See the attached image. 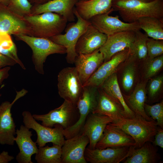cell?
<instances>
[{"mask_svg": "<svg viewBox=\"0 0 163 163\" xmlns=\"http://www.w3.org/2000/svg\"><path fill=\"white\" fill-rule=\"evenodd\" d=\"M112 8L127 23L137 22L145 17L163 19V0L149 3L137 0H113Z\"/></svg>", "mask_w": 163, "mask_h": 163, "instance_id": "6da1fadb", "label": "cell"}, {"mask_svg": "<svg viewBox=\"0 0 163 163\" xmlns=\"http://www.w3.org/2000/svg\"><path fill=\"white\" fill-rule=\"evenodd\" d=\"M24 18L30 27V36L48 39L61 34L68 22L62 16L51 12Z\"/></svg>", "mask_w": 163, "mask_h": 163, "instance_id": "7a4b0ae2", "label": "cell"}, {"mask_svg": "<svg viewBox=\"0 0 163 163\" xmlns=\"http://www.w3.org/2000/svg\"><path fill=\"white\" fill-rule=\"evenodd\" d=\"M112 123L133 138L135 142L134 149L140 147L147 142L152 143L158 126L155 121H148L137 115Z\"/></svg>", "mask_w": 163, "mask_h": 163, "instance_id": "3957f363", "label": "cell"}, {"mask_svg": "<svg viewBox=\"0 0 163 163\" xmlns=\"http://www.w3.org/2000/svg\"><path fill=\"white\" fill-rule=\"evenodd\" d=\"M15 36L18 40L24 42L31 49L33 63L35 70L40 74H44V63L49 56L54 54L66 53V49L64 46L56 43L50 39L23 34Z\"/></svg>", "mask_w": 163, "mask_h": 163, "instance_id": "277c9868", "label": "cell"}, {"mask_svg": "<svg viewBox=\"0 0 163 163\" xmlns=\"http://www.w3.org/2000/svg\"><path fill=\"white\" fill-rule=\"evenodd\" d=\"M74 13L77 18V22L69 27L65 34H60L50 38L54 42L66 48V60L68 63L70 64L74 63L75 59L78 55L75 50L78 40L91 24L89 21L85 20L80 16L75 7Z\"/></svg>", "mask_w": 163, "mask_h": 163, "instance_id": "5b68a950", "label": "cell"}, {"mask_svg": "<svg viewBox=\"0 0 163 163\" xmlns=\"http://www.w3.org/2000/svg\"><path fill=\"white\" fill-rule=\"evenodd\" d=\"M32 116L36 120L41 121V124L45 126L52 127L59 125L65 129L77 121L79 113L76 105L64 100L60 107L48 113L42 115L34 114Z\"/></svg>", "mask_w": 163, "mask_h": 163, "instance_id": "8992f818", "label": "cell"}, {"mask_svg": "<svg viewBox=\"0 0 163 163\" xmlns=\"http://www.w3.org/2000/svg\"><path fill=\"white\" fill-rule=\"evenodd\" d=\"M57 87L61 97L76 105L82 94L83 85L75 67H67L59 72Z\"/></svg>", "mask_w": 163, "mask_h": 163, "instance_id": "52a82bcc", "label": "cell"}, {"mask_svg": "<svg viewBox=\"0 0 163 163\" xmlns=\"http://www.w3.org/2000/svg\"><path fill=\"white\" fill-rule=\"evenodd\" d=\"M97 104V94L94 90L84 88L76 104L79 113L77 121L70 127L63 129V134L66 139L79 134L87 118L95 109Z\"/></svg>", "mask_w": 163, "mask_h": 163, "instance_id": "ba28073f", "label": "cell"}, {"mask_svg": "<svg viewBox=\"0 0 163 163\" xmlns=\"http://www.w3.org/2000/svg\"><path fill=\"white\" fill-rule=\"evenodd\" d=\"M22 116L24 125L36 131L37 135L36 142L39 147L45 146L49 142L61 146L63 145L65 138L63 132V129L60 126L56 125L54 128H52L40 124L28 111L23 112Z\"/></svg>", "mask_w": 163, "mask_h": 163, "instance_id": "9c48e42d", "label": "cell"}, {"mask_svg": "<svg viewBox=\"0 0 163 163\" xmlns=\"http://www.w3.org/2000/svg\"><path fill=\"white\" fill-rule=\"evenodd\" d=\"M16 92L15 98L11 103L5 101L0 104V144L2 145H13L15 142L16 126L12 117L11 108L14 103L25 95L28 91L23 88Z\"/></svg>", "mask_w": 163, "mask_h": 163, "instance_id": "30bf717a", "label": "cell"}, {"mask_svg": "<svg viewBox=\"0 0 163 163\" xmlns=\"http://www.w3.org/2000/svg\"><path fill=\"white\" fill-rule=\"evenodd\" d=\"M0 32L15 36L21 34L31 36L30 27L24 17L0 3Z\"/></svg>", "mask_w": 163, "mask_h": 163, "instance_id": "8fae6325", "label": "cell"}, {"mask_svg": "<svg viewBox=\"0 0 163 163\" xmlns=\"http://www.w3.org/2000/svg\"><path fill=\"white\" fill-rule=\"evenodd\" d=\"M110 13L95 16L89 21L97 30L107 36L121 31H136L141 30L137 21L132 23L124 22L119 19V16H110Z\"/></svg>", "mask_w": 163, "mask_h": 163, "instance_id": "7c38bea8", "label": "cell"}, {"mask_svg": "<svg viewBox=\"0 0 163 163\" xmlns=\"http://www.w3.org/2000/svg\"><path fill=\"white\" fill-rule=\"evenodd\" d=\"M133 147L104 149L86 147L84 156L87 162L90 163H119L130 154Z\"/></svg>", "mask_w": 163, "mask_h": 163, "instance_id": "4fadbf2b", "label": "cell"}, {"mask_svg": "<svg viewBox=\"0 0 163 163\" xmlns=\"http://www.w3.org/2000/svg\"><path fill=\"white\" fill-rule=\"evenodd\" d=\"M89 140L79 133L65 140L62 146V163H87L84 153Z\"/></svg>", "mask_w": 163, "mask_h": 163, "instance_id": "5bb4252c", "label": "cell"}, {"mask_svg": "<svg viewBox=\"0 0 163 163\" xmlns=\"http://www.w3.org/2000/svg\"><path fill=\"white\" fill-rule=\"evenodd\" d=\"M135 32L123 31L107 36L105 42L99 49L103 55L104 62L110 60L116 54L129 49L135 40Z\"/></svg>", "mask_w": 163, "mask_h": 163, "instance_id": "9a60e30c", "label": "cell"}, {"mask_svg": "<svg viewBox=\"0 0 163 163\" xmlns=\"http://www.w3.org/2000/svg\"><path fill=\"white\" fill-rule=\"evenodd\" d=\"M135 144V141L131 136L111 123L106 126L95 148L104 149L108 147H133Z\"/></svg>", "mask_w": 163, "mask_h": 163, "instance_id": "2e32d148", "label": "cell"}, {"mask_svg": "<svg viewBox=\"0 0 163 163\" xmlns=\"http://www.w3.org/2000/svg\"><path fill=\"white\" fill-rule=\"evenodd\" d=\"M112 122L113 120L110 117L104 115L96 113H91L89 115L80 133L86 136L88 138L89 148H95L106 126Z\"/></svg>", "mask_w": 163, "mask_h": 163, "instance_id": "e0dca14e", "label": "cell"}, {"mask_svg": "<svg viewBox=\"0 0 163 163\" xmlns=\"http://www.w3.org/2000/svg\"><path fill=\"white\" fill-rule=\"evenodd\" d=\"M129 53L126 48L113 56L109 60L103 62L83 85L99 87L110 75L115 72L118 66L126 60Z\"/></svg>", "mask_w": 163, "mask_h": 163, "instance_id": "ac0fdd59", "label": "cell"}, {"mask_svg": "<svg viewBox=\"0 0 163 163\" xmlns=\"http://www.w3.org/2000/svg\"><path fill=\"white\" fill-rule=\"evenodd\" d=\"M103 54L99 49L88 54H78L74 63L83 85L104 62Z\"/></svg>", "mask_w": 163, "mask_h": 163, "instance_id": "d6986e66", "label": "cell"}, {"mask_svg": "<svg viewBox=\"0 0 163 163\" xmlns=\"http://www.w3.org/2000/svg\"><path fill=\"white\" fill-rule=\"evenodd\" d=\"M78 0H51L43 4L33 5L30 15L53 12L62 16L68 21H74L76 18L74 13V9Z\"/></svg>", "mask_w": 163, "mask_h": 163, "instance_id": "ffe728a7", "label": "cell"}, {"mask_svg": "<svg viewBox=\"0 0 163 163\" xmlns=\"http://www.w3.org/2000/svg\"><path fill=\"white\" fill-rule=\"evenodd\" d=\"M92 113L107 116L112 120V123L118 122L128 118L122 104L98 87V94L96 107Z\"/></svg>", "mask_w": 163, "mask_h": 163, "instance_id": "44dd1931", "label": "cell"}, {"mask_svg": "<svg viewBox=\"0 0 163 163\" xmlns=\"http://www.w3.org/2000/svg\"><path fill=\"white\" fill-rule=\"evenodd\" d=\"M29 129L24 125H21L19 129L16 130L17 136L14 140L20 151L16 158L19 163H33L31 156L36 154L38 151L36 143L31 138L33 134Z\"/></svg>", "mask_w": 163, "mask_h": 163, "instance_id": "7402d4cb", "label": "cell"}, {"mask_svg": "<svg viewBox=\"0 0 163 163\" xmlns=\"http://www.w3.org/2000/svg\"><path fill=\"white\" fill-rule=\"evenodd\" d=\"M107 37L91 23L78 40L75 47L76 53L88 54L94 52L104 44Z\"/></svg>", "mask_w": 163, "mask_h": 163, "instance_id": "603a6c76", "label": "cell"}, {"mask_svg": "<svg viewBox=\"0 0 163 163\" xmlns=\"http://www.w3.org/2000/svg\"><path fill=\"white\" fill-rule=\"evenodd\" d=\"M113 0H78L75 8L80 16L89 21L96 15L114 11L112 8Z\"/></svg>", "mask_w": 163, "mask_h": 163, "instance_id": "cb8c5ba5", "label": "cell"}, {"mask_svg": "<svg viewBox=\"0 0 163 163\" xmlns=\"http://www.w3.org/2000/svg\"><path fill=\"white\" fill-rule=\"evenodd\" d=\"M147 142L140 147L133 149L124 163H157L161 159L155 146Z\"/></svg>", "mask_w": 163, "mask_h": 163, "instance_id": "d4e9b609", "label": "cell"}, {"mask_svg": "<svg viewBox=\"0 0 163 163\" xmlns=\"http://www.w3.org/2000/svg\"><path fill=\"white\" fill-rule=\"evenodd\" d=\"M123 96L126 104L135 115H140L148 121L154 120L146 114L144 106L146 99L145 83L138 84L130 95Z\"/></svg>", "mask_w": 163, "mask_h": 163, "instance_id": "484cf974", "label": "cell"}, {"mask_svg": "<svg viewBox=\"0 0 163 163\" xmlns=\"http://www.w3.org/2000/svg\"><path fill=\"white\" fill-rule=\"evenodd\" d=\"M100 87L107 94L122 104L128 118H132L135 116V113L125 102L120 89L115 72L109 76Z\"/></svg>", "mask_w": 163, "mask_h": 163, "instance_id": "4316f807", "label": "cell"}, {"mask_svg": "<svg viewBox=\"0 0 163 163\" xmlns=\"http://www.w3.org/2000/svg\"><path fill=\"white\" fill-rule=\"evenodd\" d=\"M137 22L141 30H143L148 37L163 40V19L145 17L139 18Z\"/></svg>", "mask_w": 163, "mask_h": 163, "instance_id": "83f0119b", "label": "cell"}, {"mask_svg": "<svg viewBox=\"0 0 163 163\" xmlns=\"http://www.w3.org/2000/svg\"><path fill=\"white\" fill-rule=\"evenodd\" d=\"M135 40L130 48L127 59L144 60L148 58L147 40L149 37L140 30L135 32Z\"/></svg>", "mask_w": 163, "mask_h": 163, "instance_id": "f1b7e54d", "label": "cell"}, {"mask_svg": "<svg viewBox=\"0 0 163 163\" xmlns=\"http://www.w3.org/2000/svg\"><path fill=\"white\" fill-rule=\"evenodd\" d=\"M35 159L38 163H62V146L53 144L38 147Z\"/></svg>", "mask_w": 163, "mask_h": 163, "instance_id": "f546056e", "label": "cell"}, {"mask_svg": "<svg viewBox=\"0 0 163 163\" xmlns=\"http://www.w3.org/2000/svg\"><path fill=\"white\" fill-rule=\"evenodd\" d=\"M145 110L146 114L155 121L158 126L163 129V101L152 105L145 104Z\"/></svg>", "mask_w": 163, "mask_h": 163, "instance_id": "4dcf8cb0", "label": "cell"}, {"mask_svg": "<svg viewBox=\"0 0 163 163\" xmlns=\"http://www.w3.org/2000/svg\"><path fill=\"white\" fill-rule=\"evenodd\" d=\"M8 7L12 11L23 17L30 14L33 5L28 0H8Z\"/></svg>", "mask_w": 163, "mask_h": 163, "instance_id": "1f68e13d", "label": "cell"}, {"mask_svg": "<svg viewBox=\"0 0 163 163\" xmlns=\"http://www.w3.org/2000/svg\"><path fill=\"white\" fill-rule=\"evenodd\" d=\"M145 70V77L150 78L155 75L163 66V55L152 59H147Z\"/></svg>", "mask_w": 163, "mask_h": 163, "instance_id": "d6a6232c", "label": "cell"}, {"mask_svg": "<svg viewBox=\"0 0 163 163\" xmlns=\"http://www.w3.org/2000/svg\"><path fill=\"white\" fill-rule=\"evenodd\" d=\"M148 58L152 59L163 54V40L148 38L146 42Z\"/></svg>", "mask_w": 163, "mask_h": 163, "instance_id": "836d02e7", "label": "cell"}, {"mask_svg": "<svg viewBox=\"0 0 163 163\" xmlns=\"http://www.w3.org/2000/svg\"><path fill=\"white\" fill-rule=\"evenodd\" d=\"M124 69L122 76V84L126 91H130L133 86L135 76V68L131 64Z\"/></svg>", "mask_w": 163, "mask_h": 163, "instance_id": "e575fe53", "label": "cell"}, {"mask_svg": "<svg viewBox=\"0 0 163 163\" xmlns=\"http://www.w3.org/2000/svg\"><path fill=\"white\" fill-rule=\"evenodd\" d=\"M163 83V77L160 75L151 78L149 81L148 92L150 98L155 100L161 91Z\"/></svg>", "mask_w": 163, "mask_h": 163, "instance_id": "d590c367", "label": "cell"}, {"mask_svg": "<svg viewBox=\"0 0 163 163\" xmlns=\"http://www.w3.org/2000/svg\"><path fill=\"white\" fill-rule=\"evenodd\" d=\"M14 43L11 35L0 32V51L9 47Z\"/></svg>", "mask_w": 163, "mask_h": 163, "instance_id": "8d00e7d4", "label": "cell"}, {"mask_svg": "<svg viewBox=\"0 0 163 163\" xmlns=\"http://www.w3.org/2000/svg\"><path fill=\"white\" fill-rule=\"evenodd\" d=\"M152 143L155 146L163 148V129L158 126L157 131Z\"/></svg>", "mask_w": 163, "mask_h": 163, "instance_id": "74e56055", "label": "cell"}, {"mask_svg": "<svg viewBox=\"0 0 163 163\" xmlns=\"http://www.w3.org/2000/svg\"><path fill=\"white\" fill-rule=\"evenodd\" d=\"M16 62L10 57L0 53V69L16 64Z\"/></svg>", "mask_w": 163, "mask_h": 163, "instance_id": "f35d334b", "label": "cell"}, {"mask_svg": "<svg viewBox=\"0 0 163 163\" xmlns=\"http://www.w3.org/2000/svg\"><path fill=\"white\" fill-rule=\"evenodd\" d=\"M14 159V157L10 155L8 152L3 151L0 154V163H8Z\"/></svg>", "mask_w": 163, "mask_h": 163, "instance_id": "ab89813d", "label": "cell"}, {"mask_svg": "<svg viewBox=\"0 0 163 163\" xmlns=\"http://www.w3.org/2000/svg\"><path fill=\"white\" fill-rule=\"evenodd\" d=\"M10 69V66H7L0 69V85L4 80L8 78Z\"/></svg>", "mask_w": 163, "mask_h": 163, "instance_id": "60d3db41", "label": "cell"}, {"mask_svg": "<svg viewBox=\"0 0 163 163\" xmlns=\"http://www.w3.org/2000/svg\"><path fill=\"white\" fill-rule=\"evenodd\" d=\"M50 0H28L33 5L43 4Z\"/></svg>", "mask_w": 163, "mask_h": 163, "instance_id": "b9f144b4", "label": "cell"}, {"mask_svg": "<svg viewBox=\"0 0 163 163\" xmlns=\"http://www.w3.org/2000/svg\"><path fill=\"white\" fill-rule=\"evenodd\" d=\"M0 3L8 6L9 3L8 0H0Z\"/></svg>", "mask_w": 163, "mask_h": 163, "instance_id": "7bdbcfd3", "label": "cell"}, {"mask_svg": "<svg viewBox=\"0 0 163 163\" xmlns=\"http://www.w3.org/2000/svg\"><path fill=\"white\" fill-rule=\"evenodd\" d=\"M142 2H146V3H149L153 2L155 1V0H137Z\"/></svg>", "mask_w": 163, "mask_h": 163, "instance_id": "ee69618b", "label": "cell"}, {"mask_svg": "<svg viewBox=\"0 0 163 163\" xmlns=\"http://www.w3.org/2000/svg\"><path fill=\"white\" fill-rule=\"evenodd\" d=\"M2 96V94H0V97H1Z\"/></svg>", "mask_w": 163, "mask_h": 163, "instance_id": "f6af8a7d", "label": "cell"}, {"mask_svg": "<svg viewBox=\"0 0 163 163\" xmlns=\"http://www.w3.org/2000/svg\"></svg>", "mask_w": 163, "mask_h": 163, "instance_id": "bcb514c9", "label": "cell"}]
</instances>
